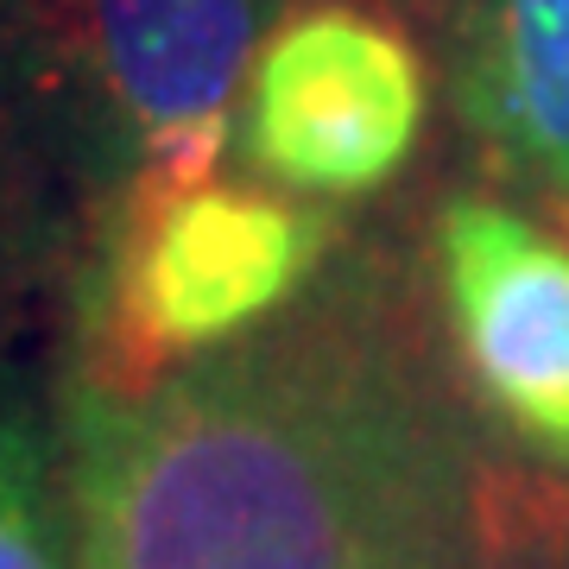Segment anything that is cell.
<instances>
[{"label": "cell", "instance_id": "obj_1", "mask_svg": "<svg viewBox=\"0 0 569 569\" xmlns=\"http://www.w3.org/2000/svg\"><path fill=\"white\" fill-rule=\"evenodd\" d=\"M96 569H443L493 456L373 291H323L140 399L77 392Z\"/></svg>", "mask_w": 569, "mask_h": 569}, {"label": "cell", "instance_id": "obj_2", "mask_svg": "<svg viewBox=\"0 0 569 569\" xmlns=\"http://www.w3.org/2000/svg\"><path fill=\"white\" fill-rule=\"evenodd\" d=\"M291 0H0V58L108 190L209 183Z\"/></svg>", "mask_w": 569, "mask_h": 569}, {"label": "cell", "instance_id": "obj_3", "mask_svg": "<svg viewBox=\"0 0 569 569\" xmlns=\"http://www.w3.org/2000/svg\"><path fill=\"white\" fill-rule=\"evenodd\" d=\"M323 247V216L253 183L114 197L89 279L82 392L140 399L183 361L266 329L305 298Z\"/></svg>", "mask_w": 569, "mask_h": 569}, {"label": "cell", "instance_id": "obj_4", "mask_svg": "<svg viewBox=\"0 0 569 569\" xmlns=\"http://www.w3.org/2000/svg\"><path fill=\"white\" fill-rule=\"evenodd\" d=\"M425 63L361 7H310L266 39L241 96V159L291 197H361L411 159Z\"/></svg>", "mask_w": 569, "mask_h": 569}, {"label": "cell", "instance_id": "obj_5", "mask_svg": "<svg viewBox=\"0 0 569 569\" xmlns=\"http://www.w3.org/2000/svg\"><path fill=\"white\" fill-rule=\"evenodd\" d=\"M443 317L468 387L538 456L569 462V247L493 197L437 216Z\"/></svg>", "mask_w": 569, "mask_h": 569}, {"label": "cell", "instance_id": "obj_6", "mask_svg": "<svg viewBox=\"0 0 569 569\" xmlns=\"http://www.w3.org/2000/svg\"><path fill=\"white\" fill-rule=\"evenodd\" d=\"M462 108L493 152L569 209V0H481Z\"/></svg>", "mask_w": 569, "mask_h": 569}, {"label": "cell", "instance_id": "obj_7", "mask_svg": "<svg viewBox=\"0 0 569 569\" xmlns=\"http://www.w3.org/2000/svg\"><path fill=\"white\" fill-rule=\"evenodd\" d=\"M0 569H96L70 443L20 392H0Z\"/></svg>", "mask_w": 569, "mask_h": 569}, {"label": "cell", "instance_id": "obj_8", "mask_svg": "<svg viewBox=\"0 0 569 569\" xmlns=\"http://www.w3.org/2000/svg\"><path fill=\"white\" fill-rule=\"evenodd\" d=\"M443 569H569V488L545 468L512 462L475 538Z\"/></svg>", "mask_w": 569, "mask_h": 569}, {"label": "cell", "instance_id": "obj_9", "mask_svg": "<svg viewBox=\"0 0 569 569\" xmlns=\"http://www.w3.org/2000/svg\"><path fill=\"white\" fill-rule=\"evenodd\" d=\"M20 197H13V164H7V140H0V253H7V241L20 234Z\"/></svg>", "mask_w": 569, "mask_h": 569}]
</instances>
